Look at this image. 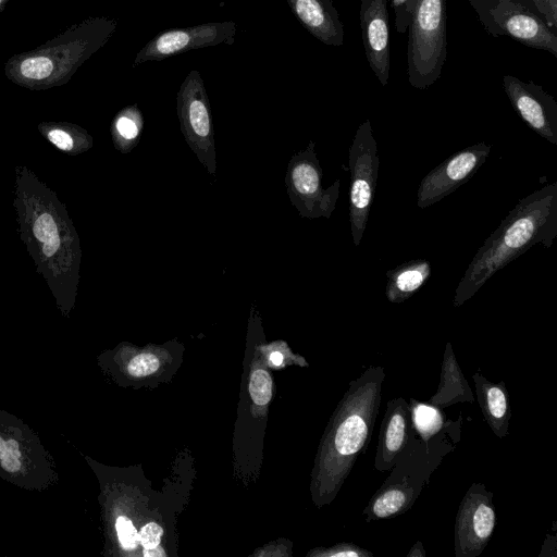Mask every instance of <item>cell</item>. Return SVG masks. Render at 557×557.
Masks as SVG:
<instances>
[{
  "mask_svg": "<svg viewBox=\"0 0 557 557\" xmlns=\"http://www.w3.org/2000/svg\"><path fill=\"white\" fill-rule=\"evenodd\" d=\"M546 24L557 32V0H528Z\"/></svg>",
  "mask_w": 557,
  "mask_h": 557,
  "instance_id": "cell-29",
  "label": "cell"
},
{
  "mask_svg": "<svg viewBox=\"0 0 557 557\" xmlns=\"http://www.w3.org/2000/svg\"><path fill=\"white\" fill-rule=\"evenodd\" d=\"M249 394L255 404L259 406L267 405L272 397V380L270 374L258 369L252 372L249 381Z\"/></svg>",
  "mask_w": 557,
  "mask_h": 557,
  "instance_id": "cell-24",
  "label": "cell"
},
{
  "mask_svg": "<svg viewBox=\"0 0 557 557\" xmlns=\"http://www.w3.org/2000/svg\"><path fill=\"white\" fill-rule=\"evenodd\" d=\"M270 361L275 366H280L283 362V355L278 351H274L270 355Z\"/></svg>",
  "mask_w": 557,
  "mask_h": 557,
  "instance_id": "cell-35",
  "label": "cell"
},
{
  "mask_svg": "<svg viewBox=\"0 0 557 557\" xmlns=\"http://www.w3.org/2000/svg\"><path fill=\"white\" fill-rule=\"evenodd\" d=\"M37 128L51 145L69 156L84 153L94 146L91 135L74 123L41 122Z\"/></svg>",
  "mask_w": 557,
  "mask_h": 557,
  "instance_id": "cell-21",
  "label": "cell"
},
{
  "mask_svg": "<svg viewBox=\"0 0 557 557\" xmlns=\"http://www.w3.org/2000/svg\"><path fill=\"white\" fill-rule=\"evenodd\" d=\"M10 0H0V12L4 9Z\"/></svg>",
  "mask_w": 557,
  "mask_h": 557,
  "instance_id": "cell-37",
  "label": "cell"
},
{
  "mask_svg": "<svg viewBox=\"0 0 557 557\" xmlns=\"http://www.w3.org/2000/svg\"><path fill=\"white\" fill-rule=\"evenodd\" d=\"M348 166L349 222L354 244L358 247L366 231L379 172L377 146L369 120L357 128L348 152Z\"/></svg>",
  "mask_w": 557,
  "mask_h": 557,
  "instance_id": "cell-8",
  "label": "cell"
},
{
  "mask_svg": "<svg viewBox=\"0 0 557 557\" xmlns=\"http://www.w3.org/2000/svg\"><path fill=\"white\" fill-rule=\"evenodd\" d=\"M491 145L476 143L451 154L428 173L417 191V206L428 208L468 182L487 160Z\"/></svg>",
  "mask_w": 557,
  "mask_h": 557,
  "instance_id": "cell-13",
  "label": "cell"
},
{
  "mask_svg": "<svg viewBox=\"0 0 557 557\" xmlns=\"http://www.w3.org/2000/svg\"><path fill=\"white\" fill-rule=\"evenodd\" d=\"M7 454L5 442L0 437V459Z\"/></svg>",
  "mask_w": 557,
  "mask_h": 557,
  "instance_id": "cell-36",
  "label": "cell"
},
{
  "mask_svg": "<svg viewBox=\"0 0 557 557\" xmlns=\"http://www.w3.org/2000/svg\"><path fill=\"white\" fill-rule=\"evenodd\" d=\"M159 359L151 354H140L135 356L128 363V373L133 376H147L158 370Z\"/></svg>",
  "mask_w": 557,
  "mask_h": 557,
  "instance_id": "cell-26",
  "label": "cell"
},
{
  "mask_svg": "<svg viewBox=\"0 0 557 557\" xmlns=\"http://www.w3.org/2000/svg\"><path fill=\"white\" fill-rule=\"evenodd\" d=\"M503 87L511 106L528 126L557 145V102L542 86L512 75L503 76Z\"/></svg>",
  "mask_w": 557,
  "mask_h": 557,
  "instance_id": "cell-14",
  "label": "cell"
},
{
  "mask_svg": "<svg viewBox=\"0 0 557 557\" xmlns=\"http://www.w3.org/2000/svg\"><path fill=\"white\" fill-rule=\"evenodd\" d=\"M411 428L409 403L403 397L388 400L379 431L375 470L391 471L409 441Z\"/></svg>",
  "mask_w": 557,
  "mask_h": 557,
  "instance_id": "cell-16",
  "label": "cell"
},
{
  "mask_svg": "<svg viewBox=\"0 0 557 557\" xmlns=\"http://www.w3.org/2000/svg\"><path fill=\"white\" fill-rule=\"evenodd\" d=\"M474 397L457 360L453 346L447 342L441 367V379L436 392L430 397L429 404L445 409L459 403L473 404Z\"/></svg>",
  "mask_w": 557,
  "mask_h": 557,
  "instance_id": "cell-19",
  "label": "cell"
},
{
  "mask_svg": "<svg viewBox=\"0 0 557 557\" xmlns=\"http://www.w3.org/2000/svg\"><path fill=\"white\" fill-rule=\"evenodd\" d=\"M426 552L421 543V541H417L409 553L407 554V557H425Z\"/></svg>",
  "mask_w": 557,
  "mask_h": 557,
  "instance_id": "cell-32",
  "label": "cell"
},
{
  "mask_svg": "<svg viewBox=\"0 0 557 557\" xmlns=\"http://www.w3.org/2000/svg\"><path fill=\"white\" fill-rule=\"evenodd\" d=\"M117 21L90 16L69 26L39 47L12 55L4 65L9 81L29 90L67 84L92 54L113 36Z\"/></svg>",
  "mask_w": 557,
  "mask_h": 557,
  "instance_id": "cell-4",
  "label": "cell"
},
{
  "mask_svg": "<svg viewBox=\"0 0 557 557\" xmlns=\"http://www.w3.org/2000/svg\"><path fill=\"white\" fill-rule=\"evenodd\" d=\"M237 32L235 22H211L195 26L171 28L157 34L135 55L133 67L148 61L218 45H233Z\"/></svg>",
  "mask_w": 557,
  "mask_h": 557,
  "instance_id": "cell-12",
  "label": "cell"
},
{
  "mask_svg": "<svg viewBox=\"0 0 557 557\" xmlns=\"http://www.w3.org/2000/svg\"><path fill=\"white\" fill-rule=\"evenodd\" d=\"M17 231L28 255L58 304L71 308L78 283L82 249L65 205L29 168L14 169Z\"/></svg>",
  "mask_w": 557,
  "mask_h": 557,
  "instance_id": "cell-1",
  "label": "cell"
},
{
  "mask_svg": "<svg viewBox=\"0 0 557 557\" xmlns=\"http://www.w3.org/2000/svg\"><path fill=\"white\" fill-rule=\"evenodd\" d=\"M482 27L493 37H509L529 48L557 55V32L528 0H468Z\"/></svg>",
  "mask_w": 557,
  "mask_h": 557,
  "instance_id": "cell-7",
  "label": "cell"
},
{
  "mask_svg": "<svg viewBox=\"0 0 557 557\" xmlns=\"http://www.w3.org/2000/svg\"><path fill=\"white\" fill-rule=\"evenodd\" d=\"M181 132L193 152L210 174L216 173L214 129L203 79L191 70L182 82L176 96Z\"/></svg>",
  "mask_w": 557,
  "mask_h": 557,
  "instance_id": "cell-9",
  "label": "cell"
},
{
  "mask_svg": "<svg viewBox=\"0 0 557 557\" xmlns=\"http://www.w3.org/2000/svg\"><path fill=\"white\" fill-rule=\"evenodd\" d=\"M139 534V543L145 548H154L160 544L163 530L154 522H149L141 528Z\"/></svg>",
  "mask_w": 557,
  "mask_h": 557,
  "instance_id": "cell-30",
  "label": "cell"
},
{
  "mask_svg": "<svg viewBox=\"0 0 557 557\" xmlns=\"http://www.w3.org/2000/svg\"><path fill=\"white\" fill-rule=\"evenodd\" d=\"M5 445H7V453H9L17 458L21 456L20 450H18V443L15 440H9L8 442H5Z\"/></svg>",
  "mask_w": 557,
  "mask_h": 557,
  "instance_id": "cell-33",
  "label": "cell"
},
{
  "mask_svg": "<svg viewBox=\"0 0 557 557\" xmlns=\"http://www.w3.org/2000/svg\"><path fill=\"white\" fill-rule=\"evenodd\" d=\"M322 169L310 140L305 150L296 152L286 169L285 185L292 205L304 218H331L339 196L341 180L322 186Z\"/></svg>",
  "mask_w": 557,
  "mask_h": 557,
  "instance_id": "cell-10",
  "label": "cell"
},
{
  "mask_svg": "<svg viewBox=\"0 0 557 557\" xmlns=\"http://www.w3.org/2000/svg\"><path fill=\"white\" fill-rule=\"evenodd\" d=\"M144 127V117L136 104L120 110L111 123L112 141L116 150L128 153L138 143Z\"/></svg>",
  "mask_w": 557,
  "mask_h": 557,
  "instance_id": "cell-22",
  "label": "cell"
},
{
  "mask_svg": "<svg viewBox=\"0 0 557 557\" xmlns=\"http://www.w3.org/2000/svg\"><path fill=\"white\" fill-rule=\"evenodd\" d=\"M461 417L428 441L411 428L409 441L391 474L372 495L363 516L367 522L395 518L409 510L429 484L431 474L460 440Z\"/></svg>",
  "mask_w": 557,
  "mask_h": 557,
  "instance_id": "cell-5",
  "label": "cell"
},
{
  "mask_svg": "<svg viewBox=\"0 0 557 557\" xmlns=\"http://www.w3.org/2000/svg\"><path fill=\"white\" fill-rule=\"evenodd\" d=\"M327 557H373V553L352 543H342L320 553Z\"/></svg>",
  "mask_w": 557,
  "mask_h": 557,
  "instance_id": "cell-28",
  "label": "cell"
},
{
  "mask_svg": "<svg viewBox=\"0 0 557 557\" xmlns=\"http://www.w3.org/2000/svg\"><path fill=\"white\" fill-rule=\"evenodd\" d=\"M493 493L482 483H472L462 497L454 528L456 557H478L496 527Z\"/></svg>",
  "mask_w": 557,
  "mask_h": 557,
  "instance_id": "cell-11",
  "label": "cell"
},
{
  "mask_svg": "<svg viewBox=\"0 0 557 557\" xmlns=\"http://www.w3.org/2000/svg\"><path fill=\"white\" fill-rule=\"evenodd\" d=\"M430 274L431 263L425 259L410 260L388 270L385 288L387 300L393 304L406 301L420 289Z\"/></svg>",
  "mask_w": 557,
  "mask_h": 557,
  "instance_id": "cell-20",
  "label": "cell"
},
{
  "mask_svg": "<svg viewBox=\"0 0 557 557\" xmlns=\"http://www.w3.org/2000/svg\"><path fill=\"white\" fill-rule=\"evenodd\" d=\"M557 236V183L520 199L484 240L455 290L453 306L469 300L497 271L534 245L550 248Z\"/></svg>",
  "mask_w": 557,
  "mask_h": 557,
  "instance_id": "cell-2",
  "label": "cell"
},
{
  "mask_svg": "<svg viewBox=\"0 0 557 557\" xmlns=\"http://www.w3.org/2000/svg\"><path fill=\"white\" fill-rule=\"evenodd\" d=\"M144 555L147 556V557H164L165 556V553L163 552L162 548H159L158 546L154 547V548H145L144 550Z\"/></svg>",
  "mask_w": 557,
  "mask_h": 557,
  "instance_id": "cell-34",
  "label": "cell"
},
{
  "mask_svg": "<svg viewBox=\"0 0 557 557\" xmlns=\"http://www.w3.org/2000/svg\"><path fill=\"white\" fill-rule=\"evenodd\" d=\"M472 380L484 420L497 437H506L509 433L511 418L510 399L506 385L504 382L488 381L479 371L472 375Z\"/></svg>",
  "mask_w": 557,
  "mask_h": 557,
  "instance_id": "cell-18",
  "label": "cell"
},
{
  "mask_svg": "<svg viewBox=\"0 0 557 557\" xmlns=\"http://www.w3.org/2000/svg\"><path fill=\"white\" fill-rule=\"evenodd\" d=\"M119 541L125 549L136 548L139 543V534L132 521L125 517L120 516L115 522Z\"/></svg>",
  "mask_w": 557,
  "mask_h": 557,
  "instance_id": "cell-27",
  "label": "cell"
},
{
  "mask_svg": "<svg viewBox=\"0 0 557 557\" xmlns=\"http://www.w3.org/2000/svg\"><path fill=\"white\" fill-rule=\"evenodd\" d=\"M446 0H418L409 24L407 74L420 90L441 76L447 57Z\"/></svg>",
  "mask_w": 557,
  "mask_h": 557,
  "instance_id": "cell-6",
  "label": "cell"
},
{
  "mask_svg": "<svg viewBox=\"0 0 557 557\" xmlns=\"http://www.w3.org/2000/svg\"><path fill=\"white\" fill-rule=\"evenodd\" d=\"M385 375L382 366L367 368L360 376L350 381L334 413L323 457L325 498L335 496L358 457L368 449Z\"/></svg>",
  "mask_w": 557,
  "mask_h": 557,
  "instance_id": "cell-3",
  "label": "cell"
},
{
  "mask_svg": "<svg viewBox=\"0 0 557 557\" xmlns=\"http://www.w3.org/2000/svg\"><path fill=\"white\" fill-rule=\"evenodd\" d=\"M299 23L327 46L344 44V25L333 0H286Z\"/></svg>",
  "mask_w": 557,
  "mask_h": 557,
  "instance_id": "cell-17",
  "label": "cell"
},
{
  "mask_svg": "<svg viewBox=\"0 0 557 557\" xmlns=\"http://www.w3.org/2000/svg\"><path fill=\"white\" fill-rule=\"evenodd\" d=\"M359 20L366 58L382 86L391 71V37L387 0H361Z\"/></svg>",
  "mask_w": 557,
  "mask_h": 557,
  "instance_id": "cell-15",
  "label": "cell"
},
{
  "mask_svg": "<svg viewBox=\"0 0 557 557\" xmlns=\"http://www.w3.org/2000/svg\"><path fill=\"white\" fill-rule=\"evenodd\" d=\"M409 407L412 429L424 441L443 430L448 422L443 410L429 403L410 398Z\"/></svg>",
  "mask_w": 557,
  "mask_h": 557,
  "instance_id": "cell-23",
  "label": "cell"
},
{
  "mask_svg": "<svg viewBox=\"0 0 557 557\" xmlns=\"http://www.w3.org/2000/svg\"><path fill=\"white\" fill-rule=\"evenodd\" d=\"M417 2L418 0H392L397 33L405 34L408 30Z\"/></svg>",
  "mask_w": 557,
  "mask_h": 557,
  "instance_id": "cell-25",
  "label": "cell"
},
{
  "mask_svg": "<svg viewBox=\"0 0 557 557\" xmlns=\"http://www.w3.org/2000/svg\"><path fill=\"white\" fill-rule=\"evenodd\" d=\"M1 466L9 472H16L21 469L18 458L9 453L1 458Z\"/></svg>",
  "mask_w": 557,
  "mask_h": 557,
  "instance_id": "cell-31",
  "label": "cell"
}]
</instances>
